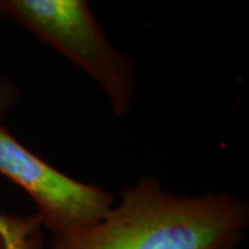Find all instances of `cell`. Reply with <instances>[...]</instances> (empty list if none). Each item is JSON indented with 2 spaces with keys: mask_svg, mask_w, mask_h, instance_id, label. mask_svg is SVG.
Returning <instances> with one entry per match:
<instances>
[{
  "mask_svg": "<svg viewBox=\"0 0 249 249\" xmlns=\"http://www.w3.org/2000/svg\"><path fill=\"white\" fill-rule=\"evenodd\" d=\"M247 219L231 196H178L142 180L106 217L62 234L52 249H227Z\"/></svg>",
  "mask_w": 249,
  "mask_h": 249,
  "instance_id": "6da1fadb",
  "label": "cell"
},
{
  "mask_svg": "<svg viewBox=\"0 0 249 249\" xmlns=\"http://www.w3.org/2000/svg\"><path fill=\"white\" fill-rule=\"evenodd\" d=\"M0 13L65 54L106 90L116 114L133 96L130 64L114 50L83 0H3Z\"/></svg>",
  "mask_w": 249,
  "mask_h": 249,
  "instance_id": "7a4b0ae2",
  "label": "cell"
},
{
  "mask_svg": "<svg viewBox=\"0 0 249 249\" xmlns=\"http://www.w3.org/2000/svg\"><path fill=\"white\" fill-rule=\"evenodd\" d=\"M0 173L35 199L42 223L58 237L100 222L112 209L111 194L62 175L21 145L1 126Z\"/></svg>",
  "mask_w": 249,
  "mask_h": 249,
  "instance_id": "3957f363",
  "label": "cell"
},
{
  "mask_svg": "<svg viewBox=\"0 0 249 249\" xmlns=\"http://www.w3.org/2000/svg\"><path fill=\"white\" fill-rule=\"evenodd\" d=\"M40 217L0 214V249H34Z\"/></svg>",
  "mask_w": 249,
  "mask_h": 249,
  "instance_id": "277c9868",
  "label": "cell"
},
{
  "mask_svg": "<svg viewBox=\"0 0 249 249\" xmlns=\"http://www.w3.org/2000/svg\"><path fill=\"white\" fill-rule=\"evenodd\" d=\"M10 98H11V93H10V90L7 89L6 86L0 85V116L3 115V114H4V111L9 108Z\"/></svg>",
  "mask_w": 249,
  "mask_h": 249,
  "instance_id": "5b68a950",
  "label": "cell"
}]
</instances>
